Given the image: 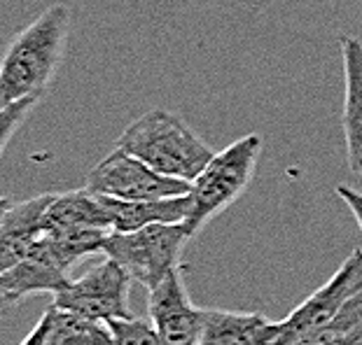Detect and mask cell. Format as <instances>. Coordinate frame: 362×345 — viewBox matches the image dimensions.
<instances>
[{"instance_id":"ffe728a7","label":"cell","mask_w":362,"mask_h":345,"mask_svg":"<svg viewBox=\"0 0 362 345\" xmlns=\"http://www.w3.org/2000/svg\"><path fill=\"white\" fill-rule=\"evenodd\" d=\"M19 345H45V322H42V317L37 320V325L33 327V332H30Z\"/></svg>"},{"instance_id":"3957f363","label":"cell","mask_w":362,"mask_h":345,"mask_svg":"<svg viewBox=\"0 0 362 345\" xmlns=\"http://www.w3.org/2000/svg\"><path fill=\"white\" fill-rule=\"evenodd\" d=\"M262 152V138L248 133L229 147L215 152L206 168L189 182V214L185 226L194 236L213 217L225 212L248 189Z\"/></svg>"},{"instance_id":"52a82bcc","label":"cell","mask_w":362,"mask_h":345,"mask_svg":"<svg viewBox=\"0 0 362 345\" xmlns=\"http://www.w3.org/2000/svg\"><path fill=\"white\" fill-rule=\"evenodd\" d=\"M360 292H362V252L356 250L337 268V273L325 285L315 289L288 317L281 320V332L279 339H276V345H295L306 334L325 327Z\"/></svg>"},{"instance_id":"ac0fdd59","label":"cell","mask_w":362,"mask_h":345,"mask_svg":"<svg viewBox=\"0 0 362 345\" xmlns=\"http://www.w3.org/2000/svg\"><path fill=\"white\" fill-rule=\"evenodd\" d=\"M337 194L341 196V198H344V203L351 208L353 217H356L358 226H360V231H362V194H360V191L353 189V187H349V185H339V187H337ZM360 252H362V248H360Z\"/></svg>"},{"instance_id":"4fadbf2b","label":"cell","mask_w":362,"mask_h":345,"mask_svg":"<svg viewBox=\"0 0 362 345\" xmlns=\"http://www.w3.org/2000/svg\"><path fill=\"white\" fill-rule=\"evenodd\" d=\"M344 61V135L349 150V166L353 168L362 159V42L351 35H341Z\"/></svg>"},{"instance_id":"277c9868","label":"cell","mask_w":362,"mask_h":345,"mask_svg":"<svg viewBox=\"0 0 362 345\" xmlns=\"http://www.w3.org/2000/svg\"><path fill=\"white\" fill-rule=\"evenodd\" d=\"M189 238L192 234L185 222L150 224L129 234L110 231L103 243V255L115 259L131 275V280L152 292L180 268L182 248Z\"/></svg>"},{"instance_id":"30bf717a","label":"cell","mask_w":362,"mask_h":345,"mask_svg":"<svg viewBox=\"0 0 362 345\" xmlns=\"http://www.w3.org/2000/svg\"><path fill=\"white\" fill-rule=\"evenodd\" d=\"M281 322L259 313L204 308L202 345H276Z\"/></svg>"},{"instance_id":"2e32d148","label":"cell","mask_w":362,"mask_h":345,"mask_svg":"<svg viewBox=\"0 0 362 345\" xmlns=\"http://www.w3.org/2000/svg\"><path fill=\"white\" fill-rule=\"evenodd\" d=\"M107 329H110L115 345H164L150 320H112L107 322Z\"/></svg>"},{"instance_id":"9c48e42d","label":"cell","mask_w":362,"mask_h":345,"mask_svg":"<svg viewBox=\"0 0 362 345\" xmlns=\"http://www.w3.org/2000/svg\"><path fill=\"white\" fill-rule=\"evenodd\" d=\"M68 280H71L68 278V271L54 257V252L42 234V238L37 241L33 252H30L24 262L12 266L10 271L0 273V289L14 303H19L30 294H42V292L57 294Z\"/></svg>"},{"instance_id":"ba28073f","label":"cell","mask_w":362,"mask_h":345,"mask_svg":"<svg viewBox=\"0 0 362 345\" xmlns=\"http://www.w3.org/2000/svg\"><path fill=\"white\" fill-rule=\"evenodd\" d=\"M148 313L164 345H202L204 308L192 303L182 280V268L148 292Z\"/></svg>"},{"instance_id":"7402d4cb","label":"cell","mask_w":362,"mask_h":345,"mask_svg":"<svg viewBox=\"0 0 362 345\" xmlns=\"http://www.w3.org/2000/svg\"><path fill=\"white\" fill-rule=\"evenodd\" d=\"M10 208H12L10 198H0V226H3V222L7 217V212H10Z\"/></svg>"},{"instance_id":"cb8c5ba5","label":"cell","mask_w":362,"mask_h":345,"mask_svg":"<svg viewBox=\"0 0 362 345\" xmlns=\"http://www.w3.org/2000/svg\"><path fill=\"white\" fill-rule=\"evenodd\" d=\"M5 107H7V105H5V101H3V98H0V112H3Z\"/></svg>"},{"instance_id":"7c38bea8","label":"cell","mask_w":362,"mask_h":345,"mask_svg":"<svg viewBox=\"0 0 362 345\" xmlns=\"http://www.w3.org/2000/svg\"><path fill=\"white\" fill-rule=\"evenodd\" d=\"M98 196V194H96ZM110 219V231L129 234L150 224H180L189 214V194L161 201H117L110 196H98Z\"/></svg>"},{"instance_id":"603a6c76","label":"cell","mask_w":362,"mask_h":345,"mask_svg":"<svg viewBox=\"0 0 362 345\" xmlns=\"http://www.w3.org/2000/svg\"><path fill=\"white\" fill-rule=\"evenodd\" d=\"M351 171H353V173H358V175H362V159L358 161V164H356V166H353V168H351Z\"/></svg>"},{"instance_id":"5b68a950","label":"cell","mask_w":362,"mask_h":345,"mask_svg":"<svg viewBox=\"0 0 362 345\" xmlns=\"http://www.w3.org/2000/svg\"><path fill=\"white\" fill-rule=\"evenodd\" d=\"M131 282L134 280L124 268L115 259L105 257L80 278L68 280L54 294L52 305L105 325L112 320H131L134 317L129 305Z\"/></svg>"},{"instance_id":"5bb4252c","label":"cell","mask_w":362,"mask_h":345,"mask_svg":"<svg viewBox=\"0 0 362 345\" xmlns=\"http://www.w3.org/2000/svg\"><path fill=\"white\" fill-rule=\"evenodd\" d=\"M45 231L59 229H105L110 231V219L96 194L84 187L78 191L49 194L45 205Z\"/></svg>"},{"instance_id":"d6986e66","label":"cell","mask_w":362,"mask_h":345,"mask_svg":"<svg viewBox=\"0 0 362 345\" xmlns=\"http://www.w3.org/2000/svg\"><path fill=\"white\" fill-rule=\"evenodd\" d=\"M327 345H362V325L356 327L353 332L349 334H341V336H337L334 341H329Z\"/></svg>"},{"instance_id":"7a4b0ae2","label":"cell","mask_w":362,"mask_h":345,"mask_svg":"<svg viewBox=\"0 0 362 345\" xmlns=\"http://www.w3.org/2000/svg\"><path fill=\"white\" fill-rule=\"evenodd\" d=\"M166 178L192 182L215 152L168 110H150L122 131L117 145Z\"/></svg>"},{"instance_id":"8992f818","label":"cell","mask_w":362,"mask_h":345,"mask_svg":"<svg viewBox=\"0 0 362 345\" xmlns=\"http://www.w3.org/2000/svg\"><path fill=\"white\" fill-rule=\"evenodd\" d=\"M87 189L91 194L110 196L117 201H161L189 194V182L166 178L134 155L115 147L91 168Z\"/></svg>"},{"instance_id":"9a60e30c","label":"cell","mask_w":362,"mask_h":345,"mask_svg":"<svg viewBox=\"0 0 362 345\" xmlns=\"http://www.w3.org/2000/svg\"><path fill=\"white\" fill-rule=\"evenodd\" d=\"M45 345H115L105 322L80 317L75 313L49 305L42 313Z\"/></svg>"},{"instance_id":"8fae6325","label":"cell","mask_w":362,"mask_h":345,"mask_svg":"<svg viewBox=\"0 0 362 345\" xmlns=\"http://www.w3.org/2000/svg\"><path fill=\"white\" fill-rule=\"evenodd\" d=\"M49 194L28 198V201L12 203L10 212L0 226V273L10 271L12 266L33 252L37 241L45 234V205Z\"/></svg>"},{"instance_id":"e0dca14e","label":"cell","mask_w":362,"mask_h":345,"mask_svg":"<svg viewBox=\"0 0 362 345\" xmlns=\"http://www.w3.org/2000/svg\"><path fill=\"white\" fill-rule=\"evenodd\" d=\"M40 96H28V98H21L17 103H10L0 112V157L7 147V143L12 140V135L19 131V126L24 124L26 117L30 114V110L37 105Z\"/></svg>"},{"instance_id":"44dd1931","label":"cell","mask_w":362,"mask_h":345,"mask_svg":"<svg viewBox=\"0 0 362 345\" xmlns=\"http://www.w3.org/2000/svg\"><path fill=\"white\" fill-rule=\"evenodd\" d=\"M14 305H17V303H14L12 298L7 296V294L3 292V289H0V315H5L7 310H10V308H14Z\"/></svg>"},{"instance_id":"6da1fadb","label":"cell","mask_w":362,"mask_h":345,"mask_svg":"<svg viewBox=\"0 0 362 345\" xmlns=\"http://www.w3.org/2000/svg\"><path fill=\"white\" fill-rule=\"evenodd\" d=\"M68 30L71 10L66 5H49L14 35L0 59V98L5 105L28 96L42 98L66 56Z\"/></svg>"}]
</instances>
